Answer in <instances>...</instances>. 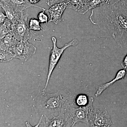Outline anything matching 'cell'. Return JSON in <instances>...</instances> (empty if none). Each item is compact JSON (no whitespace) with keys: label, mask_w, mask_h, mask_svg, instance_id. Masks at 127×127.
<instances>
[{"label":"cell","mask_w":127,"mask_h":127,"mask_svg":"<svg viewBox=\"0 0 127 127\" xmlns=\"http://www.w3.org/2000/svg\"><path fill=\"white\" fill-rule=\"evenodd\" d=\"M89 19L123 47L127 43V4L126 1L104 4L92 9Z\"/></svg>","instance_id":"cell-1"},{"label":"cell","mask_w":127,"mask_h":127,"mask_svg":"<svg viewBox=\"0 0 127 127\" xmlns=\"http://www.w3.org/2000/svg\"><path fill=\"white\" fill-rule=\"evenodd\" d=\"M75 96L68 89L48 93L39 88L33 99V107L37 113L49 118L67 113L74 104Z\"/></svg>","instance_id":"cell-2"},{"label":"cell","mask_w":127,"mask_h":127,"mask_svg":"<svg viewBox=\"0 0 127 127\" xmlns=\"http://www.w3.org/2000/svg\"><path fill=\"white\" fill-rule=\"evenodd\" d=\"M51 39L53 43V48L50 52L48 72L45 85L42 91L43 92H46V89L53 72L56 66L65 50L70 47L75 46L77 45L79 42L77 39H74L68 43H66L62 47L59 48L57 46L56 38L55 37L53 36Z\"/></svg>","instance_id":"cell-3"},{"label":"cell","mask_w":127,"mask_h":127,"mask_svg":"<svg viewBox=\"0 0 127 127\" xmlns=\"http://www.w3.org/2000/svg\"><path fill=\"white\" fill-rule=\"evenodd\" d=\"M94 101V98L91 97L90 102L86 106L78 107L74 104L71 107L68 112L72 119L74 125L83 123L89 126V115L94 109L93 106Z\"/></svg>","instance_id":"cell-4"},{"label":"cell","mask_w":127,"mask_h":127,"mask_svg":"<svg viewBox=\"0 0 127 127\" xmlns=\"http://www.w3.org/2000/svg\"><path fill=\"white\" fill-rule=\"evenodd\" d=\"M23 12L22 13L20 19L16 23L12 24V26L13 35L18 41H28L32 38V35L27 22L29 15L27 13L23 14Z\"/></svg>","instance_id":"cell-5"},{"label":"cell","mask_w":127,"mask_h":127,"mask_svg":"<svg viewBox=\"0 0 127 127\" xmlns=\"http://www.w3.org/2000/svg\"><path fill=\"white\" fill-rule=\"evenodd\" d=\"M45 119L41 116L39 121V125L41 127H74L72 119L68 112L56 116H53L50 119L46 116H43Z\"/></svg>","instance_id":"cell-6"},{"label":"cell","mask_w":127,"mask_h":127,"mask_svg":"<svg viewBox=\"0 0 127 127\" xmlns=\"http://www.w3.org/2000/svg\"><path fill=\"white\" fill-rule=\"evenodd\" d=\"M89 127H108L112 124L111 118L105 108L94 109L89 118Z\"/></svg>","instance_id":"cell-7"},{"label":"cell","mask_w":127,"mask_h":127,"mask_svg":"<svg viewBox=\"0 0 127 127\" xmlns=\"http://www.w3.org/2000/svg\"><path fill=\"white\" fill-rule=\"evenodd\" d=\"M36 51V48L28 41H18L15 48V58L25 62L35 55Z\"/></svg>","instance_id":"cell-8"},{"label":"cell","mask_w":127,"mask_h":127,"mask_svg":"<svg viewBox=\"0 0 127 127\" xmlns=\"http://www.w3.org/2000/svg\"><path fill=\"white\" fill-rule=\"evenodd\" d=\"M67 8L66 2H60L50 6L47 11L50 14V21L57 24L62 21V17L64 11Z\"/></svg>","instance_id":"cell-9"},{"label":"cell","mask_w":127,"mask_h":127,"mask_svg":"<svg viewBox=\"0 0 127 127\" xmlns=\"http://www.w3.org/2000/svg\"><path fill=\"white\" fill-rule=\"evenodd\" d=\"M89 1L90 0H67V8L84 15L89 10Z\"/></svg>","instance_id":"cell-10"},{"label":"cell","mask_w":127,"mask_h":127,"mask_svg":"<svg viewBox=\"0 0 127 127\" xmlns=\"http://www.w3.org/2000/svg\"><path fill=\"white\" fill-rule=\"evenodd\" d=\"M127 75V72L125 69H122L119 71L117 73L115 78L111 80V81L101 84L96 87V92L95 94V96L96 97L99 96L104 91L111 87L114 83L119 80L125 78Z\"/></svg>","instance_id":"cell-11"},{"label":"cell","mask_w":127,"mask_h":127,"mask_svg":"<svg viewBox=\"0 0 127 127\" xmlns=\"http://www.w3.org/2000/svg\"><path fill=\"white\" fill-rule=\"evenodd\" d=\"M18 41L11 31L3 38L0 39V48L5 51L15 53V48Z\"/></svg>","instance_id":"cell-12"},{"label":"cell","mask_w":127,"mask_h":127,"mask_svg":"<svg viewBox=\"0 0 127 127\" xmlns=\"http://www.w3.org/2000/svg\"><path fill=\"white\" fill-rule=\"evenodd\" d=\"M9 1V4L16 11L22 12L26 9L29 7H38L45 10L46 9L43 7L37 6L35 5L32 4L30 3L28 0H8Z\"/></svg>","instance_id":"cell-13"},{"label":"cell","mask_w":127,"mask_h":127,"mask_svg":"<svg viewBox=\"0 0 127 127\" xmlns=\"http://www.w3.org/2000/svg\"><path fill=\"white\" fill-rule=\"evenodd\" d=\"M2 8L4 11L7 19L10 21L12 24L16 23L20 19L22 12L16 11L8 4L3 5Z\"/></svg>","instance_id":"cell-14"},{"label":"cell","mask_w":127,"mask_h":127,"mask_svg":"<svg viewBox=\"0 0 127 127\" xmlns=\"http://www.w3.org/2000/svg\"><path fill=\"white\" fill-rule=\"evenodd\" d=\"M91 97L87 94H81L75 96L74 104L78 107H84L90 102Z\"/></svg>","instance_id":"cell-15"},{"label":"cell","mask_w":127,"mask_h":127,"mask_svg":"<svg viewBox=\"0 0 127 127\" xmlns=\"http://www.w3.org/2000/svg\"><path fill=\"white\" fill-rule=\"evenodd\" d=\"M15 58V53L0 48V63L7 62Z\"/></svg>","instance_id":"cell-16"},{"label":"cell","mask_w":127,"mask_h":127,"mask_svg":"<svg viewBox=\"0 0 127 127\" xmlns=\"http://www.w3.org/2000/svg\"><path fill=\"white\" fill-rule=\"evenodd\" d=\"M40 23L38 19L35 18H31L28 24L29 29L36 31H40L42 30Z\"/></svg>","instance_id":"cell-17"},{"label":"cell","mask_w":127,"mask_h":127,"mask_svg":"<svg viewBox=\"0 0 127 127\" xmlns=\"http://www.w3.org/2000/svg\"><path fill=\"white\" fill-rule=\"evenodd\" d=\"M106 0H90L89 2V10L100 7L106 3Z\"/></svg>","instance_id":"cell-18"},{"label":"cell","mask_w":127,"mask_h":127,"mask_svg":"<svg viewBox=\"0 0 127 127\" xmlns=\"http://www.w3.org/2000/svg\"><path fill=\"white\" fill-rule=\"evenodd\" d=\"M37 19L41 23L48 24L49 21V17L46 13L45 12V10H43L39 12L37 15Z\"/></svg>","instance_id":"cell-19"},{"label":"cell","mask_w":127,"mask_h":127,"mask_svg":"<svg viewBox=\"0 0 127 127\" xmlns=\"http://www.w3.org/2000/svg\"><path fill=\"white\" fill-rule=\"evenodd\" d=\"M7 18L5 12L0 10V25L4 24Z\"/></svg>","instance_id":"cell-20"},{"label":"cell","mask_w":127,"mask_h":127,"mask_svg":"<svg viewBox=\"0 0 127 127\" xmlns=\"http://www.w3.org/2000/svg\"><path fill=\"white\" fill-rule=\"evenodd\" d=\"M67 0H47V4L50 6L52 5L63 2H66Z\"/></svg>","instance_id":"cell-21"},{"label":"cell","mask_w":127,"mask_h":127,"mask_svg":"<svg viewBox=\"0 0 127 127\" xmlns=\"http://www.w3.org/2000/svg\"><path fill=\"white\" fill-rule=\"evenodd\" d=\"M122 66L124 68H126L127 67V54L123 60L122 63Z\"/></svg>","instance_id":"cell-22"},{"label":"cell","mask_w":127,"mask_h":127,"mask_svg":"<svg viewBox=\"0 0 127 127\" xmlns=\"http://www.w3.org/2000/svg\"><path fill=\"white\" fill-rule=\"evenodd\" d=\"M28 0L32 4L35 5V4L39 2L41 0Z\"/></svg>","instance_id":"cell-23"},{"label":"cell","mask_w":127,"mask_h":127,"mask_svg":"<svg viewBox=\"0 0 127 127\" xmlns=\"http://www.w3.org/2000/svg\"></svg>","instance_id":"cell-24"}]
</instances>
